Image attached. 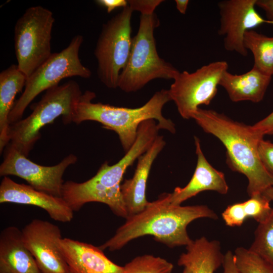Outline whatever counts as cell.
Returning <instances> with one entry per match:
<instances>
[{
    "instance_id": "6da1fadb",
    "label": "cell",
    "mask_w": 273,
    "mask_h": 273,
    "mask_svg": "<svg viewBox=\"0 0 273 273\" xmlns=\"http://www.w3.org/2000/svg\"><path fill=\"white\" fill-rule=\"evenodd\" d=\"M202 218L217 219V214L205 205L181 206L170 203L169 193L149 202L141 212L128 216L113 237L99 247L102 250H119L135 239L149 235L171 248L189 245L193 240L187 226Z\"/></svg>"
},
{
    "instance_id": "7a4b0ae2",
    "label": "cell",
    "mask_w": 273,
    "mask_h": 273,
    "mask_svg": "<svg viewBox=\"0 0 273 273\" xmlns=\"http://www.w3.org/2000/svg\"><path fill=\"white\" fill-rule=\"evenodd\" d=\"M206 133L218 138L226 149V162L248 179L250 197L262 193L273 184V175L263 166L258 144L263 136L252 125L238 122L214 110L198 108L192 117Z\"/></svg>"
},
{
    "instance_id": "3957f363",
    "label": "cell",
    "mask_w": 273,
    "mask_h": 273,
    "mask_svg": "<svg viewBox=\"0 0 273 273\" xmlns=\"http://www.w3.org/2000/svg\"><path fill=\"white\" fill-rule=\"evenodd\" d=\"M156 138L152 128L140 126L135 142L120 160L112 165L105 162L93 177L83 183L64 182L61 197L73 211H79L87 203L99 202L108 206L115 215L126 219L128 215L121 192L124 174Z\"/></svg>"
},
{
    "instance_id": "277c9868",
    "label": "cell",
    "mask_w": 273,
    "mask_h": 273,
    "mask_svg": "<svg viewBox=\"0 0 273 273\" xmlns=\"http://www.w3.org/2000/svg\"><path fill=\"white\" fill-rule=\"evenodd\" d=\"M96 94L86 90L80 96L72 117L71 122L79 124L85 121L101 123L104 128L115 131L126 152L133 145L140 124L144 121H158L159 128L172 133L176 131L174 123L162 113L164 106L171 101L168 90L162 89L156 92L144 105L135 108L116 107L92 100Z\"/></svg>"
},
{
    "instance_id": "5b68a950",
    "label": "cell",
    "mask_w": 273,
    "mask_h": 273,
    "mask_svg": "<svg viewBox=\"0 0 273 273\" xmlns=\"http://www.w3.org/2000/svg\"><path fill=\"white\" fill-rule=\"evenodd\" d=\"M82 94L78 83L72 80L47 90L41 99L32 105L29 115L10 124L9 144L27 157L40 139V130L43 127L60 116L64 124L71 123Z\"/></svg>"
},
{
    "instance_id": "8992f818",
    "label": "cell",
    "mask_w": 273,
    "mask_h": 273,
    "mask_svg": "<svg viewBox=\"0 0 273 273\" xmlns=\"http://www.w3.org/2000/svg\"><path fill=\"white\" fill-rule=\"evenodd\" d=\"M159 25L155 13L141 15L128 60L119 78L118 87L122 91L136 92L157 78L174 80L179 72L158 54L154 32Z\"/></svg>"
},
{
    "instance_id": "52a82bcc",
    "label": "cell",
    "mask_w": 273,
    "mask_h": 273,
    "mask_svg": "<svg viewBox=\"0 0 273 273\" xmlns=\"http://www.w3.org/2000/svg\"><path fill=\"white\" fill-rule=\"evenodd\" d=\"M83 41L82 35H75L66 48L53 53L27 78L23 92L10 113V124L21 120L27 107L39 94L59 85L61 80L73 76L85 79L91 76L90 70L81 63L79 57Z\"/></svg>"
},
{
    "instance_id": "ba28073f",
    "label": "cell",
    "mask_w": 273,
    "mask_h": 273,
    "mask_svg": "<svg viewBox=\"0 0 273 273\" xmlns=\"http://www.w3.org/2000/svg\"><path fill=\"white\" fill-rule=\"evenodd\" d=\"M53 13L41 6L28 8L14 28V48L17 66L28 78L52 55Z\"/></svg>"
},
{
    "instance_id": "9c48e42d",
    "label": "cell",
    "mask_w": 273,
    "mask_h": 273,
    "mask_svg": "<svg viewBox=\"0 0 273 273\" xmlns=\"http://www.w3.org/2000/svg\"><path fill=\"white\" fill-rule=\"evenodd\" d=\"M132 12L128 5L104 24L97 42L94 55L98 62V76L110 88L118 87L120 74L129 57Z\"/></svg>"
},
{
    "instance_id": "30bf717a",
    "label": "cell",
    "mask_w": 273,
    "mask_h": 273,
    "mask_svg": "<svg viewBox=\"0 0 273 273\" xmlns=\"http://www.w3.org/2000/svg\"><path fill=\"white\" fill-rule=\"evenodd\" d=\"M224 61L202 66L193 72H179L168 90L171 101L184 119L192 118L199 106L208 105L217 92L223 74L228 70Z\"/></svg>"
},
{
    "instance_id": "8fae6325",
    "label": "cell",
    "mask_w": 273,
    "mask_h": 273,
    "mask_svg": "<svg viewBox=\"0 0 273 273\" xmlns=\"http://www.w3.org/2000/svg\"><path fill=\"white\" fill-rule=\"evenodd\" d=\"M77 161L76 156L70 154L56 165H41L28 159L8 144L4 149V159L0 165V175L19 177L37 190L61 197L65 171Z\"/></svg>"
},
{
    "instance_id": "7c38bea8",
    "label": "cell",
    "mask_w": 273,
    "mask_h": 273,
    "mask_svg": "<svg viewBox=\"0 0 273 273\" xmlns=\"http://www.w3.org/2000/svg\"><path fill=\"white\" fill-rule=\"evenodd\" d=\"M256 0H223L218 3L219 35L223 36L224 49L246 57L248 52L244 43L246 32L263 24L273 25L255 9Z\"/></svg>"
},
{
    "instance_id": "4fadbf2b",
    "label": "cell",
    "mask_w": 273,
    "mask_h": 273,
    "mask_svg": "<svg viewBox=\"0 0 273 273\" xmlns=\"http://www.w3.org/2000/svg\"><path fill=\"white\" fill-rule=\"evenodd\" d=\"M21 232L24 243L42 273H68L70 271L60 249L62 238L58 225L34 219Z\"/></svg>"
},
{
    "instance_id": "5bb4252c",
    "label": "cell",
    "mask_w": 273,
    "mask_h": 273,
    "mask_svg": "<svg viewBox=\"0 0 273 273\" xmlns=\"http://www.w3.org/2000/svg\"><path fill=\"white\" fill-rule=\"evenodd\" d=\"M4 203L40 207L52 219L61 222H70L73 217V211L62 197L37 190L30 185L17 183L8 176L3 177L0 185V203Z\"/></svg>"
},
{
    "instance_id": "9a60e30c",
    "label": "cell",
    "mask_w": 273,
    "mask_h": 273,
    "mask_svg": "<svg viewBox=\"0 0 273 273\" xmlns=\"http://www.w3.org/2000/svg\"><path fill=\"white\" fill-rule=\"evenodd\" d=\"M62 255L74 273H122L123 266L110 260L103 250L92 244L70 238L60 242Z\"/></svg>"
},
{
    "instance_id": "2e32d148",
    "label": "cell",
    "mask_w": 273,
    "mask_h": 273,
    "mask_svg": "<svg viewBox=\"0 0 273 273\" xmlns=\"http://www.w3.org/2000/svg\"><path fill=\"white\" fill-rule=\"evenodd\" d=\"M165 145L163 136L158 135L149 149L138 158L132 178L121 184V192L128 216L143 211L149 203L146 196L147 180L154 161Z\"/></svg>"
},
{
    "instance_id": "e0dca14e",
    "label": "cell",
    "mask_w": 273,
    "mask_h": 273,
    "mask_svg": "<svg viewBox=\"0 0 273 273\" xmlns=\"http://www.w3.org/2000/svg\"><path fill=\"white\" fill-rule=\"evenodd\" d=\"M197 156L194 173L188 184L183 188L176 187L169 193L171 204L180 205L184 201L205 191L220 194H227L229 187L223 172L214 168L207 160L201 149L199 139L194 137Z\"/></svg>"
},
{
    "instance_id": "ac0fdd59",
    "label": "cell",
    "mask_w": 273,
    "mask_h": 273,
    "mask_svg": "<svg viewBox=\"0 0 273 273\" xmlns=\"http://www.w3.org/2000/svg\"><path fill=\"white\" fill-rule=\"evenodd\" d=\"M0 273H42L24 243L21 230L15 226L0 234Z\"/></svg>"
},
{
    "instance_id": "d6986e66",
    "label": "cell",
    "mask_w": 273,
    "mask_h": 273,
    "mask_svg": "<svg viewBox=\"0 0 273 273\" xmlns=\"http://www.w3.org/2000/svg\"><path fill=\"white\" fill-rule=\"evenodd\" d=\"M272 76L255 67L241 74H234L226 71L219 82L234 102L248 101L253 103L261 101Z\"/></svg>"
},
{
    "instance_id": "ffe728a7",
    "label": "cell",
    "mask_w": 273,
    "mask_h": 273,
    "mask_svg": "<svg viewBox=\"0 0 273 273\" xmlns=\"http://www.w3.org/2000/svg\"><path fill=\"white\" fill-rule=\"evenodd\" d=\"M187 251L180 255L177 264L192 273H214L223 264L224 255L217 240L201 237L186 246Z\"/></svg>"
},
{
    "instance_id": "44dd1931",
    "label": "cell",
    "mask_w": 273,
    "mask_h": 273,
    "mask_svg": "<svg viewBox=\"0 0 273 273\" xmlns=\"http://www.w3.org/2000/svg\"><path fill=\"white\" fill-rule=\"evenodd\" d=\"M27 77L12 64L0 73V152H3L9 144L8 132L9 117L17 94L25 86Z\"/></svg>"
},
{
    "instance_id": "7402d4cb",
    "label": "cell",
    "mask_w": 273,
    "mask_h": 273,
    "mask_svg": "<svg viewBox=\"0 0 273 273\" xmlns=\"http://www.w3.org/2000/svg\"><path fill=\"white\" fill-rule=\"evenodd\" d=\"M244 43L247 51H250L253 55V66L273 76V36H268L252 29L246 32Z\"/></svg>"
},
{
    "instance_id": "603a6c76",
    "label": "cell",
    "mask_w": 273,
    "mask_h": 273,
    "mask_svg": "<svg viewBox=\"0 0 273 273\" xmlns=\"http://www.w3.org/2000/svg\"><path fill=\"white\" fill-rule=\"evenodd\" d=\"M248 249L273 266V211L266 221L258 223L254 240Z\"/></svg>"
},
{
    "instance_id": "cb8c5ba5",
    "label": "cell",
    "mask_w": 273,
    "mask_h": 273,
    "mask_svg": "<svg viewBox=\"0 0 273 273\" xmlns=\"http://www.w3.org/2000/svg\"><path fill=\"white\" fill-rule=\"evenodd\" d=\"M173 268V265L165 259L145 254L127 263L122 273H171Z\"/></svg>"
},
{
    "instance_id": "d4e9b609",
    "label": "cell",
    "mask_w": 273,
    "mask_h": 273,
    "mask_svg": "<svg viewBox=\"0 0 273 273\" xmlns=\"http://www.w3.org/2000/svg\"><path fill=\"white\" fill-rule=\"evenodd\" d=\"M234 255L239 273H273V266L249 249L237 247Z\"/></svg>"
},
{
    "instance_id": "484cf974",
    "label": "cell",
    "mask_w": 273,
    "mask_h": 273,
    "mask_svg": "<svg viewBox=\"0 0 273 273\" xmlns=\"http://www.w3.org/2000/svg\"><path fill=\"white\" fill-rule=\"evenodd\" d=\"M250 197L243 202L247 217L252 218L258 223L264 222L270 217L273 211L270 200L262 193Z\"/></svg>"
},
{
    "instance_id": "4316f807",
    "label": "cell",
    "mask_w": 273,
    "mask_h": 273,
    "mask_svg": "<svg viewBox=\"0 0 273 273\" xmlns=\"http://www.w3.org/2000/svg\"><path fill=\"white\" fill-rule=\"evenodd\" d=\"M222 218L227 226H240L247 218L243 202L230 205L221 213Z\"/></svg>"
},
{
    "instance_id": "83f0119b",
    "label": "cell",
    "mask_w": 273,
    "mask_h": 273,
    "mask_svg": "<svg viewBox=\"0 0 273 273\" xmlns=\"http://www.w3.org/2000/svg\"><path fill=\"white\" fill-rule=\"evenodd\" d=\"M258 150L263 166L273 175V143L262 139L259 141Z\"/></svg>"
},
{
    "instance_id": "f1b7e54d",
    "label": "cell",
    "mask_w": 273,
    "mask_h": 273,
    "mask_svg": "<svg viewBox=\"0 0 273 273\" xmlns=\"http://www.w3.org/2000/svg\"><path fill=\"white\" fill-rule=\"evenodd\" d=\"M164 1L162 0H128V5L132 11H137L141 15H151L156 8Z\"/></svg>"
},
{
    "instance_id": "f546056e",
    "label": "cell",
    "mask_w": 273,
    "mask_h": 273,
    "mask_svg": "<svg viewBox=\"0 0 273 273\" xmlns=\"http://www.w3.org/2000/svg\"><path fill=\"white\" fill-rule=\"evenodd\" d=\"M252 126L255 130L263 136L265 134H273V111Z\"/></svg>"
},
{
    "instance_id": "4dcf8cb0",
    "label": "cell",
    "mask_w": 273,
    "mask_h": 273,
    "mask_svg": "<svg viewBox=\"0 0 273 273\" xmlns=\"http://www.w3.org/2000/svg\"><path fill=\"white\" fill-rule=\"evenodd\" d=\"M96 2L99 5L106 8L108 13L116 8L120 7L124 8L128 6V2L126 0H98Z\"/></svg>"
},
{
    "instance_id": "1f68e13d",
    "label": "cell",
    "mask_w": 273,
    "mask_h": 273,
    "mask_svg": "<svg viewBox=\"0 0 273 273\" xmlns=\"http://www.w3.org/2000/svg\"><path fill=\"white\" fill-rule=\"evenodd\" d=\"M223 273H239L236 266L234 253L228 250L224 255Z\"/></svg>"
},
{
    "instance_id": "d6a6232c",
    "label": "cell",
    "mask_w": 273,
    "mask_h": 273,
    "mask_svg": "<svg viewBox=\"0 0 273 273\" xmlns=\"http://www.w3.org/2000/svg\"><path fill=\"white\" fill-rule=\"evenodd\" d=\"M256 5L264 12L266 19L273 21V0H256Z\"/></svg>"
},
{
    "instance_id": "836d02e7",
    "label": "cell",
    "mask_w": 273,
    "mask_h": 273,
    "mask_svg": "<svg viewBox=\"0 0 273 273\" xmlns=\"http://www.w3.org/2000/svg\"><path fill=\"white\" fill-rule=\"evenodd\" d=\"M176 8L179 12L182 14H186L189 3L188 0H175Z\"/></svg>"
},
{
    "instance_id": "e575fe53",
    "label": "cell",
    "mask_w": 273,
    "mask_h": 273,
    "mask_svg": "<svg viewBox=\"0 0 273 273\" xmlns=\"http://www.w3.org/2000/svg\"><path fill=\"white\" fill-rule=\"evenodd\" d=\"M262 194L266 196L270 202H273V184L267 188Z\"/></svg>"
},
{
    "instance_id": "d590c367",
    "label": "cell",
    "mask_w": 273,
    "mask_h": 273,
    "mask_svg": "<svg viewBox=\"0 0 273 273\" xmlns=\"http://www.w3.org/2000/svg\"><path fill=\"white\" fill-rule=\"evenodd\" d=\"M183 273H192L187 268H184Z\"/></svg>"
},
{
    "instance_id": "8d00e7d4",
    "label": "cell",
    "mask_w": 273,
    "mask_h": 273,
    "mask_svg": "<svg viewBox=\"0 0 273 273\" xmlns=\"http://www.w3.org/2000/svg\"><path fill=\"white\" fill-rule=\"evenodd\" d=\"M68 273H74V272H73L72 271H71V270H70V271H69Z\"/></svg>"
}]
</instances>
